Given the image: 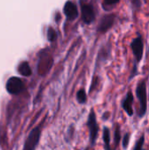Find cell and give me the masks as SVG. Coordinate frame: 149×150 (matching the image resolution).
<instances>
[{
  "mask_svg": "<svg viewBox=\"0 0 149 150\" xmlns=\"http://www.w3.org/2000/svg\"><path fill=\"white\" fill-rule=\"evenodd\" d=\"M136 97L140 103V109L138 111V116L143 118L148 112V91L146 80H141L136 86Z\"/></svg>",
  "mask_w": 149,
  "mask_h": 150,
  "instance_id": "obj_1",
  "label": "cell"
},
{
  "mask_svg": "<svg viewBox=\"0 0 149 150\" xmlns=\"http://www.w3.org/2000/svg\"><path fill=\"white\" fill-rule=\"evenodd\" d=\"M130 47L134 56V64L138 65L139 62L142 60L144 53V42L141 33H137V36L132 40Z\"/></svg>",
  "mask_w": 149,
  "mask_h": 150,
  "instance_id": "obj_2",
  "label": "cell"
},
{
  "mask_svg": "<svg viewBox=\"0 0 149 150\" xmlns=\"http://www.w3.org/2000/svg\"><path fill=\"white\" fill-rule=\"evenodd\" d=\"M87 127L89 128V133H90V142L92 146H95L97 136H98L99 126L97 122L96 113L93 109L90 111L89 114L88 120H87Z\"/></svg>",
  "mask_w": 149,
  "mask_h": 150,
  "instance_id": "obj_3",
  "label": "cell"
},
{
  "mask_svg": "<svg viewBox=\"0 0 149 150\" xmlns=\"http://www.w3.org/2000/svg\"><path fill=\"white\" fill-rule=\"evenodd\" d=\"M40 134H41L40 126L33 128L29 133V135L27 136V138L25 142L23 150H35L39 144V142L40 139Z\"/></svg>",
  "mask_w": 149,
  "mask_h": 150,
  "instance_id": "obj_4",
  "label": "cell"
},
{
  "mask_svg": "<svg viewBox=\"0 0 149 150\" xmlns=\"http://www.w3.org/2000/svg\"><path fill=\"white\" fill-rule=\"evenodd\" d=\"M6 91L11 95H18L25 90L24 82L16 76H12L8 79L5 85Z\"/></svg>",
  "mask_w": 149,
  "mask_h": 150,
  "instance_id": "obj_5",
  "label": "cell"
},
{
  "mask_svg": "<svg viewBox=\"0 0 149 150\" xmlns=\"http://www.w3.org/2000/svg\"><path fill=\"white\" fill-rule=\"evenodd\" d=\"M133 102H134L133 94L132 91H129L126 93L125 98L122 100V103H121L122 109L126 112V114L129 117H132L134 113V112H133Z\"/></svg>",
  "mask_w": 149,
  "mask_h": 150,
  "instance_id": "obj_6",
  "label": "cell"
},
{
  "mask_svg": "<svg viewBox=\"0 0 149 150\" xmlns=\"http://www.w3.org/2000/svg\"><path fill=\"white\" fill-rule=\"evenodd\" d=\"M115 19H116V16L114 14H109V15H105V17H103L98 25V31L101 33L107 32L114 25Z\"/></svg>",
  "mask_w": 149,
  "mask_h": 150,
  "instance_id": "obj_7",
  "label": "cell"
},
{
  "mask_svg": "<svg viewBox=\"0 0 149 150\" xmlns=\"http://www.w3.org/2000/svg\"><path fill=\"white\" fill-rule=\"evenodd\" d=\"M82 18L84 23L90 24L95 19V11L90 4L82 5Z\"/></svg>",
  "mask_w": 149,
  "mask_h": 150,
  "instance_id": "obj_8",
  "label": "cell"
},
{
  "mask_svg": "<svg viewBox=\"0 0 149 150\" xmlns=\"http://www.w3.org/2000/svg\"><path fill=\"white\" fill-rule=\"evenodd\" d=\"M64 13L66 15V17L68 19H76L78 16V11L77 8L76 6V4L74 3H72L71 1H68L66 2L65 5H64Z\"/></svg>",
  "mask_w": 149,
  "mask_h": 150,
  "instance_id": "obj_9",
  "label": "cell"
},
{
  "mask_svg": "<svg viewBox=\"0 0 149 150\" xmlns=\"http://www.w3.org/2000/svg\"><path fill=\"white\" fill-rule=\"evenodd\" d=\"M103 141H104V148L105 150H113L111 147V133L110 129L106 127H104L103 130Z\"/></svg>",
  "mask_w": 149,
  "mask_h": 150,
  "instance_id": "obj_10",
  "label": "cell"
},
{
  "mask_svg": "<svg viewBox=\"0 0 149 150\" xmlns=\"http://www.w3.org/2000/svg\"><path fill=\"white\" fill-rule=\"evenodd\" d=\"M18 73L24 76H29L32 75V69L28 64V62H21L19 65H18Z\"/></svg>",
  "mask_w": 149,
  "mask_h": 150,
  "instance_id": "obj_11",
  "label": "cell"
},
{
  "mask_svg": "<svg viewBox=\"0 0 149 150\" xmlns=\"http://www.w3.org/2000/svg\"><path fill=\"white\" fill-rule=\"evenodd\" d=\"M76 98H77L78 103H80V104L86 103V101H87V95L85 93V91L84 90H80L77 92V94H76Z\"/></svg>",
  "mask_w": 149,
  "mask_h": 150,
  "instance_id": "obj_12",
  "label": "cell"
},
{
  "mask_svg": "<svg viewBox=\"0 0 149 150\" xmlns=\"http://www.w3.org/2000/svg\"><path fill=\"white\" fill-rule=\"evenodd\" d=\"M144 143H145V135L142 134V135L140 137V139L136 142L135 146H134V148H133V150H145L144 149V148H143Z\"/></svg>",
  "mask_w": 149,
  "mask_h": 150,
  "instance_id": "obj_13",
  "label": "cell"
},
{
  "mask_svg": "<svg viewBox=\"0 0 149 150\" xmlns=\"http://www.w3.org/2000/svg\"><path fill=\"white\" fill-rule=\"evenodd\" d=\"M121 139V133H120V127L119 125H117V127L114 131V145L115 147H118L119 142Z\"/></svg>",
  "mask_w": 149,
  "mask_h": 150,
  "instance_id": "obj_14",
  "label": "cell"
},
{
  "mask_svg": "<svg viewBox=\"0 0 149 150\" xmlns=\"http://www.w3.org/2000/svg\"><path fill=\"white\" fill-rule=\"evenodd\" d=\"M129 142H130V134L129 133H126L124 135L123 140H122V146H123V149L125 150L127 149L128 145H129Z\"/></svg>",
  "mask_w": 149,
  "mask_h": 150,
  "instance_id": "obj_15",
  "label": "cell"
},
{
  "mask_svg": "<svg viewBox=\"0 0 149 150\" xmlns=\"http://www.w3.org/2000/svg\"><path fill=\"white\" fill-rule=\"evenodd\" d=\"M131 4L134 11H139L142 5V2L141 0H131Z\"/></svg>",
  "mask_w": 149,
  "mask_h": 150,
  "instance_id": "obj_16",
  "label": "cell"
},
{
  "mask_svg": "<svg viewBox=\"0 0 149 150\" xmlns=\"http://www.w3.org/2000/svg\"><path fill=\"white\" fill-rule=\"evenodd\" d=\"M55 38H56V33H55V31L52 27H49V29L47 31V39H48V40L53 41V40H55Z\"/></svg>",
  "mask_w": 149,
  "mask_h": 150,
  "instance_id": "obj_17",
  "label": "cell"
},
{
  "mask_svg": "<svg viewBox=\"0 0 149 150\" xmlns=\"http://www.w3.org/2000/svg\"><path fill=\"white\" fill-rule=\"evenodd\" d=\"M119 1L120 0H104L105 4L106 5H108V6H113V5H115L117 4H119Z\"/></svg>",
  "mask_w": 149,
  "mask_h": 150,
  "instance_id": "obj_18",
  "label": "cell"
},
{
  "mask_svg": "<svg viewBox=\"0 0 149 150\" xmlns=\"http://www.w3.org/2000/svg\"><path fill=\"white\" fill-rule=\"evenodd\" d=\"M84 150H89V149H84Z\"/></svg>",
  "mask_w": 149,
  "mask_h": 150,
  "instance_id": "obj_19",
  "label": "cell"
}]
</instances>
